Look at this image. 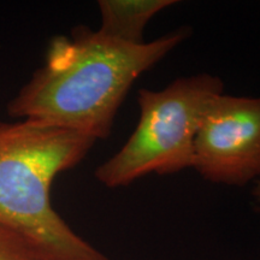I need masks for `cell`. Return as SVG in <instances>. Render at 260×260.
I'll return each instance as SVG.
<instances>
[{
	"label": "cell",
	"instance_id": "cell-1",
	"mask_svg": "<svg viewBox=\"0 0 260 260\" xmlns=\"http://www.w3.org/2000/svg\"><path fill=\"white\" fill-rule=\"evenodd\" d=\"M189 34L180 28L128 45L77 25L69 35L52 38L44 64L8 103V115L105 140L135 81Z\"/></svg>",
	"mask_w": 260,
	"mask_h": 260
},
{
	"label": "cell",
	"instance_id": "cell-2",
	"mask_svg": "<svg viewBox=\"0 0 260 260\" xmlns=\"http://www.w3.org/2000/svg\"><path fill=\"white\" fill-rule=\"evenodd\" d=\"M70 129L0 122V224L24 236L42 260H111L77 235L51 203L52 182L95 144Z\"/></svg>",
	"mask_w": 260,
	"mask_h": 260
},
{
	"label": "cell",
	"instance_id": "cell-3",
	"mask_svg": "<svg viewBox=\"0 0 260 260\" xmlns=\"http://www.w3.org/2000/svg\"><path fill=\"white\" fill-rule=\"evenodd\" d=\"M224 83L210 74L177 79L160 90L140 89L138 125L123 147L95 169L106 188H121L149 174L193 168L194 142L211 102Z\"/></svg>",
	"mask_w": 260,
	"mask_h": 260
},
{
	"label": "cell",
	"instance_id": "cell-4",
	"mask_svg": "<svg viewBox=\"0 0 260 260\" xmlns=\"http://www.w3.org/2000/svg\"><path fill=\"white\" fill-rule=\"evenodd\" d=\"M191 169L226 186L242 187L260 177V98H214L195 136Z\"/></svg>",
	"mask_w": 260,
	"mask_h": 260
},
{
	"label": "cell",
	"instance_id": "cell-5",
	"mask_svg": "<svg viewBox=\"0 0 260 260\" xmlns=\"http://www.w3.org/2000/svg\"><path fill=\"white\" fill-rule=\"evenodd\" d=\"M175 4V0H100L99 30L124 44L141 45L149 21Z\"/></svg>",
	"mask_w": 260,
	"mask_h": 260
},
{
	"label": "cell",
	"instance_id": "cell-6",
	"mask_svg": "<svg viewBox=\"0 0 260 260\" xmlns=\"http://www.w3.org/2000/svg\"><path fill=\"white\" fill-rule=\"evenodd\" d=\"M0 260H42L34 246L15 230L0 224Z\"/></svg>",
	"mask_w": 260,
	"mask_h": 260
},
{
	"label": "cell",
	"instance_id": "cell-7",
	"mask_svg": "<svg viewBox=\"0 0 260 260\" xmlns=\"http://www.w3.org/2000/svg\"><path fill=\"white\" fill-rule=\"evenodd\" d=\"M253 197H254L256 205H258V207L260 209V178L259 180H256L254 189H253Z\"/></svg>",
	"mask_w": 260,
	"mask_h": 260
}]
</instances>
